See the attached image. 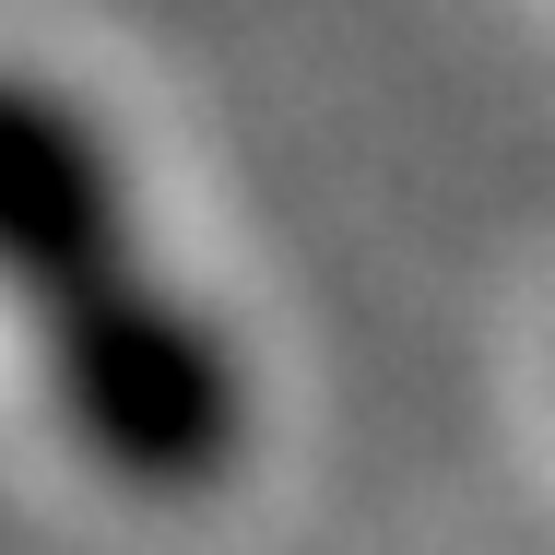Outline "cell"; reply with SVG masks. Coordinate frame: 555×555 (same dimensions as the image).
Here are the masks:
<instances>
[{"mask_svg": "<svg viewBox=\"0 0 555 555\" xmlns=\"http://www.w3.org/2000/svg\"><path fill=\"white\" fill-rule=\"evenodd\" d=\"M0 296L36 320V366L72 449L118 496H214L248 449V366L202 296L166 284L107 130L0 72Z\"/></svg>", "mask_w": 555, "mask_h": 555, "instance_id": "6da1fadb", "label": "cell"}]
</instances>
